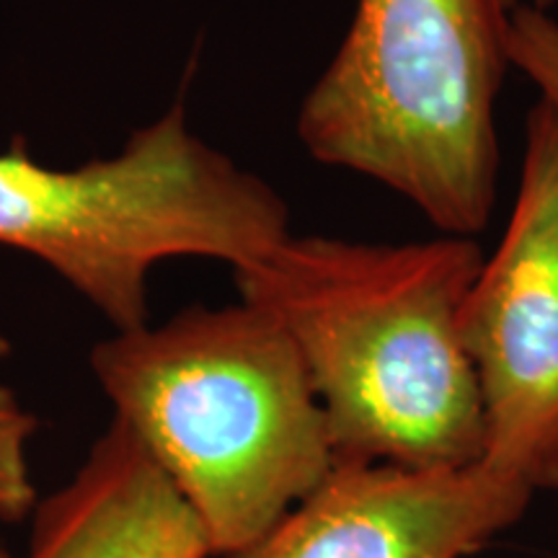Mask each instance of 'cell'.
<instances>
[{
    "label": "cell",
    "mask_w": 558,
    "mask_h": 558,
    "mask_svg": "<svg viewBox=\"0 0 558 558\" xmlns=\"http://www.w3.org/2000/svg\"><path fill=\"white\" fill-rule=\"evenodd\" d=\"M481 267L484 251L465 235H290L233 277L241 300L295 341L337 465L456 471L486 450L478 378L460 341Z\"/></svg>",
    "instance_id": "6da1fadb"
},
{
    "label": "cell",
    "mask_w": 558,
    "mask_h": 558,
    "mask_svg": "<svg viewBox=\"0 0 558 558\" xmlns=\"http://www.w3.org/2000/svg\"><path fill=\"white\" fill-rule=\"evenodd\" d=\"M90 369L213 556L267 535L337 465L295 341L246 300L114 331L94 347Z\"/></svg>",
    "instance_id": "7a4b0ae2"
},
{
    "label": "cell",
    "mask_w": 558,
    "mask_h": 558,
    "mask_svg": "<svg viewBox=\"0 0 558 558\" xmlns=\"http://www.w3.org/2000/svg\"><path fill=\"white\" fill-rule=\"evenodd\" d=\"M507 34L505 0H357L300 107V143L473 239L497 199Z\"/></svg>",
    "instance_id": "3957f363"
},
{
    "label": "cell",
    "mask_w": 558,
    "mask_h": 558,
    "mask_svg": "<svg viewBox=\"0 0 558 558\" xmlns=\"http://www.w3.org/2000/svg\"><path fill=\"white\" fill-rule=\"evenodd\" d=\"M290 235L288 202L207 145L184 101L114 156L73 169L41 163L24 137L0 153V246L50 267L114 331L150 324V277L163 262L241 271Z\"/></svg>",
    "instance_id": "277c9868"
},
{
    "label": "cell",
    "mask_w": 558,
    "mask_h": 558,
    "mask_svg": "<svg viewBox=\"0 0 558 558\" xmlns=\"http://www.w3.org/2000/svg\"><path fill=\"white\" fill-rule=\"evenodd\" d=\"M460 341L484 403V460L558 488V117L530 109L505 235L460 308Z\"/></svg>",
    "instance_id": "5b68a950"
},
{
    "label": "cell",
    "mask_w": 558,
    "mask_h": 558,
    "mask_svg": "<svg viewBox=\"0 0 558 558\" xmlns=\"http://www.w3.org/2000/svg\"><path fill=\"white\" fill-rule=\"evenodd\" d=\"M533 488L481 460L456 471L333 465L267 535L222 558H469Z\"/></svg>",
    "instance_id": "8992f818"
},
{
    "label": "cell",
    "mask_w": 558,
    "mask_h": 558,
    "mask_svg": "<svg viewBox=\"0 0 558 558\" xmlns=\"http://www.w3.org/2000/svg\"><path fill=\"white\" fill-rule=\"evenodd\" d=\"M205 530L120 422L96 439L73 481L34 509L24 558H209Z\"/></svg>",
    "instance_id": "52a82bcc"
},
{
    "label": "cell",
    "mask_w": 558,
    "mask_h": 558,
    "mask_svg": "<svg viewBox=\"0 0 558 558\" xmlns=\"http://www.w3.org/2000/svg\"><path fill=\"white\" fill-rule=\"evenodd\" d=\"M9 354L11 341L0 331V362ZM34 432H37V416L5 383H0V520L5 522L24 520L39 505L29 469Z\"/></svg>",
    "instance_id": "ba28073f"
},
{
    "label": "cell",
    "mask_w": 558,
    "mask_h": 558,
    "mask_svg": "<svg viewBox=\"0 0 558 558\" xmlns=\"http://www.w3.org/2000/svg\"><path fill=\"white\" fill-rule=\"evenodd\" d=\"M509 65L538 88L541 104L558 117V21L520 3L509 11Z\"/></svg>",
    "instance_id": "9c48e42d"
},
{
    "label": "cell",
    "mask_w": 558,
    "mask_h": 558,
    "mask_svg": "<svg viewBox=\"0 0 558 558\" xmlns=\"http://www.w3.org/2000/svg\"><path fill=\"white\" fill-rule=\"evenodd\" d=\"M520 3H527V5H533V9H538V11H548L550 5H556V3H558V0H505L507 11H512L514 5H520Z\"/></svg>",
    "instance_id": "30bf717a"
},
{
    "label": "cell",
    "mask_w": 558,
    "mask_h": 558,
    "mask_svg": "<svg viewBox=\"0 0 558 558\" xmlns=\"http://www.w3.org/2000/svg\"><path fill=\"white\" fill-rule=\"evenodd\" d=\"M0 558H16V556H13V554H11V550H9V548H5V546H3V543H0Z\"/></svg>",
    "instance_id": "8fae6325"
}]
</instances>
